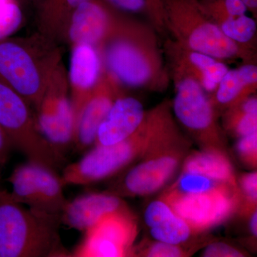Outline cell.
<instances>
[{"label":"cell","mask_w":257,"mask_h":257,"mask_svg":"<svg viewBox=\"0 0 257 257\" xmlns=\"http://www.w3.org/2000/svg\"><path fill=\"white\" fill-rule=\"evenodd\" d=\"M62 177L57 172L33 162L26 163L16 186L20 202L34 210L61 215L68 201L64 197Z\"/></svg>","instance_id":"30bf717a"},{"label":"cell","mask_w":257,"mask_h":257,"mask_svg":"<svg viewBox=\"0 0 257 257\" xmlns=\"http://www.w3.org/2000/svg\"><path fill=\"white\" fill-rule=\"evenodd\" d=\"M100 72V59L92 45L87 44L74 45L69 64V80L78 92L79 104L84 100L95 87Z\"/></svg>","instance_id":"e0dca14e"},{"label":"cell","mask_w":257,"mask_h":257,"mask_svg":"<svg viewBox=\"0 0 257 257\" xmlns=\"http://www.w3.org/2000/svg\"><path fill=\"white\" fill-rule=\"evenodd\" d=\"M137 235L138 226L130 210L113 213L85 231V237L72 256H133Z\"/></svg>","instance_id":"52a82bcc"},{"label":"cell","mask_w":257,"mask_h":257,"mask_svg":"<svg viewBox=\"0 0 257 257\" xmlns=\"http://www.w3.org/2000/svg\"><path fill=\"white\" fill-rule=\"evenodd\" d=\"M61 215L34 210L0 190V257H64Z\"/></svg>","instance_id":"6da1fadb"},{"label":"cell","mask_w":257,"mask_h":257,"mask_svg":"<svg viewBox=\"0 0 257 257\" xmlns=\"http://www.w3.org/2000/svg\"><path fill=\"white\" fill-rule=\"evenodd\" d=\"M174 111L179 121L197 135L204 144V148L221 150L220 139L214 131L212 107L195 79L187 77L179 83Z\"/></svg>","instance_id":"9c48e42d"},{"label":"cell","mask_w":257,"mask_h":257,"mask_svg":"<svg viewBox=\"0 0 257 257\" xmlns=\"http://www.w3.org/2000/svg\"><path fill=\"white\" fill-rule=\"evenodd\" d=\"M232 128L238 136H246L257 132V113H248L241 110L234 118Z\"/></svg>","instance_id":"f1b7e54d"},{"label":"cell","mask_w":257,"mask_h":257,"mask_svg":"<svg viewBox=\"0 0 257 257\" xmlns=\"http://www.w3.org/2000/svg\"><path fill=\"white\" fill-rule=\"evenodd\" d=\"M23 15L14 1L0 10V41L15 33L23 23Z\"/></svg>","instance_id":"d4e9b609"},{"label":"cell","mask_w":257,"mask_h":257,"mask_svg":"<svg viewBox=\"0 0 257 257\" xmlns=\"http://www.w3.org/2000/svg\"><path fill=\"white\" fill-rule=\"evenodd\" d=\"M249 9L255 10L257 8V0H241Z\"/></svg>","instance_id":"8d00e7d4"},{"label":"cell","mask_w":257,"mask_h":257,"mask_svg":"<svg viewBox=\"0 0 257 257\" xmlns=\"http://www.w3.org/2000/svg\"><path fill=\"white\" fill-rule=\"evenodd\" d=\"M0 126L13 147L20 150L28 162L54 170L64 163V156L44 138L37 126L30 105L14 89L0 81Z\"/></svg>","instance_id":"277c9868"},{"label":"cell","mask_w":257,"mask_h":257,"mask_svg":"<svg viewBox=\"0 0 257 257\" xmlns=\"http://www.w3.org/2000/svg\"><path fill=\"white\" fill-rule=\"evenodd\" d=\"M174 133L147 152L120 182L119 196H145L160 190L175 175L186 153L185 144Z\"/></svg>","instance_id":"5b68a950"},{"label":"cell","mask_w":257,"mask_h":257,"mask_svg":"<svg viewBox=\"0 0 257 257\" xmlns=\"http://www.w3.org/2000/svg\"><path fill=\"white\" fill-rule=\"evenodd\" d=\"M48 37L0 41V81L38 109L60 68L59 52Z\"/></svg>","instance_id":"7a4b0ae2"},{"label":"cell","mask_w":257,"mask_h":257,"mask_svg":"<svg viewBox=\"0 0 257 257\" xmlns=\"http://www.w3.org/2000/svg\"><path fill=\"white\" fill-rule=\"evenodd\" d=\"M60 70L52 79L37 110L36 121L44 138L64 155L73 144L75 112Z\"/></svg>","instance_id":"ba28073f"},{"label":"cell","mask_w":257,"mask_h":257,"mask_svg":"<svg viewBox=\"0 0 257 257\" xmlns=\"http://www.w3.org/2000/svg\"><path fill=\"white\" fill-rule=\"evenodd\" d=\"M146 2L147 8L152 12V14L157 17L165 14L163 0H146Z\"/></svg>","instance_id":"836d02e7"},{"label":"cell","mask_w":257,"mask_h":257,"mask_svg":"<svg viewBox=\"0 0 257 257\" xmlns=\"http://www.w3.org/2000/svg\"><path fill=\"white\" fill-rule=\"evenodd\" d=\"M13 2V0H0V10L3 9L7 5Z\"/></svg>","instance_id":"74e56055"},{"label":"cell","mask_w":257,"mask_h":257,"mask_svg":"<svg viewBox=\"0 0 257 257\" xmlns=\"http://www.w3.org/2000/svg\"><path fill=\"white\" fill-rule=\"evenodd\" d=\"M106 67L118 81L128 87H141L150 80L152 67L145 53L133 42L116 39L105 49Z\"/></svg>","instance_id":"8fae6325"},{"label":"cell","mask_w":257,"mask_h":257,"mask_svg":"<svg viewBox=\"0 0 257 257\" xmlns=\"http://www.w3.org/2000/svg\"><path fill=\"white\" fill-rule=\"evenodd\" d=\"M203 256L241 257L243 253L226 243H213L204 249Z\"/></svg>","instance_id":"f546056e"},{"label":"cell","mask_w":257,"mask_h":257,"mask_svg":"<svg viewBox=\"0 0 257 257\" xmlns=\"http://www.w3.org/2000/svg\"><path fill=\"white\" fill-rule=\"evenodd\" d=\"M243 196L246 197V212H252L256 209L257 199V175L256 172L246 174L240 180Z\"/></svg>","instance_id":"83f0119b"},{"label":"cell","mask_w":257,"mask_h":257,"mask_svg":"<svg viewBox=\"0 0 257 257\" xmlns=\"http://www.w3.org/2000/svg\"><path fill=\"white\" fill-rule=\"evenodd\" d=\"M87 0H45L42 8L41 20L46 37L50 38L53 32L66 31L72 11Z\"/></svg>","instance_id":"44dd1931"},{"label":"cell","mask_w":257,"mask_h":257,"mask_svg":"<svg viewBox=\"0 0 257 257\" xmlns=\"http://www.w3.org/2000/svg\"><path fill=\"white\" fill-rule=\"evenodd\" d=\"M109 4L127 12H139L147 8L146 0H106Z\"/></svg>","instance_id":"4dcf8cb0"},{"label":"cell","mask_w":257,"mask_h":257,"mask_svg":"<svg viewBox=\"0 0 257 257\" xmlns=\"http://www.w3.org/2000/svg\"><path fill=\"white\" fill-rule=\"evenodd\" d=\"M145 117L143 104L138 99H116L98 128L94 144L112 145L126 140L138 131Z\"/></svg>","instance_id":"4fadbf2b"},{"label":"cell","mask_w":257,"mask_h":257,"mask_svg":"<svg viewBox=\"0 0 257 257\" xmlns=\"http://www.w3.org/2000/svg\"><path fill=\"white\" fill-rule=\"evenodd\" d=\"M250 229L253 236H256L257 235V214L256 209L252 211V215L251 216V221H250Z\"/></svg>","instance_id":"d590c367"},{"label":"cell","mask_w":257,"mask_h":257,"mask_svg":"<svg viewBox=\"0 0 257 257\" xmlns=\"http://www.w3.org/2000/svg\"><path fill=\"white\" fill-rule=\"evenodd\" d=\"M122 199L112 193H92L67 202L61 214V224L85 231L103 217L128 211Z\"/></svg>","instance_id":"7c38bea8"},{"label":"cell","mask_w":257,"mask_h":257,"mask_svg":"<svg viewBox=\"0 0 257 257\" xmlns=\"http://www.w3.org/2000/svg\"><path fill=\"white\" fill-rule=\"evenodd\" d=\"M226 189H236L238 187L219 182L202 175L182 173L175 184L167 192L179 194H202Z\"/></svg>","instance_id":"7402d4cb"},{"label":"cell","mask_w":257,"mask_h":257,"mask_svg":"<svg viewBox=\"0 0 257 257\" xmlns=\"http://www.w3.org/2000/svg\"><path fill=\"white\" fill-rule=\"evenodd\" d=\"M256 80L257 68L253 64L228 70L219 82L216 99L221 104H229L237 97L243 87L254 84Z\"/></svg>","instance_id":"ffe728a7"},{"label":"cell","mask_w":257,"mask_h":257,"mask_svg":"<svg viewBox=\"0 0 257 257\" xmlns=\"http://www.w3.org/2000/svg\"><path fill=\"white\" fill-rule=\"evenodd\" d=\"M13 145L8 135L0 126V174L8 163Z\"/></svg>","instance_id":"1f68e13d"},{"label":"cell","mask_w":257,"mask_h":257,"mask_svg":"<svg viewBox=\"0 0 257 257\" xmlns=\"http://www.w3.org/2000/svg\"><path fill=\"white\" fill-rule=\"evenodd\" d=\"M247 7L241 0H226L225 12L227 17H237L245 15L247 11Z\"/></svg>","instance_id":"d6a6232c"},{"label":"cell","mask_w":257,"mask_h":257,"mask_svg":"<svg viewBox=\"0 0 257 257\" xmlns=\"http://www.w3.org/2000/svg\"><path fill=\"white\" fill-rule=\"evenodd\" d=\"M145 221L157 241L180 245L188 241L194 231L163 199L153 201L145 212Z\"/></svg>","instance_id":"2e32d148"},{"label":"cell","mask_w":257,"mask_h":257,"mask_svg":"<svg viewBox=\"0 0 257 257\" xmlns=\"http://www.w3.org/2000/svg\"><path fill=\"white\" fill-rule=\"evenodd\" d=\"M194 28L189 34L188 45L194 52L215 58H229L237 54L236 42L224 35L219 27L209 22Z\"/></svg>","instance_id":"d6986e66"},{"label":"cell","mask_w":257,"mask_h":257,"mask_svg":"<svg viewBox=\"0 0 257 257\" xmlns=\"http://www.w3.org/2000/svg\"><path fill=\"white\" fill-rule=\"evenodd\" d=\"M139 254L149 257H182L187 256V252L180 245L157 241L150 243Z\"/></svg>","instance_id":"484cf974"},{"label":"cell","mask_w":257,"mask_h":257,"mask_svg":"<svg viewBox=\"0 0 257 257\" xmlns=\"http://www.w3.org/2000/svg\"><path fill=\"white\" fill-rule=\"evenodd\" d=\"M114 101L110 93L99 91L90 93L84 100L74 106L75 125L73 144L78 150H85L95 143L98 128Z\"/></svg>","instance_id":"9a60e30c"},{"label":"cell","mask_w":257,"mask_h":257,"mask_svg":"<svg viewBox=\"0 0 257 257\" xmlns=\"http://www.w3.org/2000/svg\"><path fill=\"white\" fill-rule=\"evenodd\" d=\"M111 13L104 3L87 0L78 5L69 18L65 33L73 45H94L105 36Z\"/></svg>","instance_id":"5bb4252c"},{"label":"cell","mask_w":257,"mask_h":257,"mask_svg":"<svg viewBox=\"0 0 257 257\" xmlns=\"http://www.w3.org/2000/svg\"><path fill=\"white\" fill-rule=\"evenodd\" d=\"M162 199L194 232H199L226 220L237 208L239 192L236 189L192 194L165 192Z\"/></svg>","instance_id":"8992f818"},{"label":"cell","mask_w":257,"mask_h":257,"mask_svg":"<svg viewBox=\"0 0 257 257\" xmlns=\"http://www.w3.org/2000/svg\"><path fill=\"white\" fill-rule=\"evenodd\" d=\"M221 30L226 36L234 42L249 41L256 32V23L245 15L227 17L221 25Z\"/></svg>","instance_id":"cb8c5ba5"},{"label":"cell","mask_w":257,"mask_h":257,"mask_svg":"<svg viewBox=\"0 0 257 257\" xmlns=\"http://www.w3.org/2000/svg\"><path fill=\"white\" fill-rule=\"evenodd\" d=\"M236 151L243 162L256 167L257 157L256 133L241 137L236 144Z\"/></svg>","instance_id":"4316f807"},{"label":"cell","mask_w":257,"mask_h":257,"mask_svg":"<svg viewBox=\"0 0 257 257\" xmlns=\"http://www.w3.org/2000/svg\"><path fill=\"white\" fill-rule=\"evenodd\" d=\"M242 111L248 113H257V100L256 98H251L245 101L242 105Z\"/></svg>","instance_id":"e575fe53"},{"label":"cell","mask_w":257,"mask_h":257,"mask_svg":"<svg viewBox=\"0 0 257 257\" xmlns=\"http://www.w3.org/2000/svg\"><path fill=\"white\" fill-rule=\"evenodd\" d=\"M189 59L194 65L202 71V84L208 91L214 90L228 71L224 64L204 54L192 52Z\"/></svg>","instance_id":"603a6c76"},{"label":"cell","mask_w":257,"mask_h":257,"mask_svg":"<svg viewBox=\"0 0 257 257\" xmlns=\"http://www.w3.org/2000/svg\"><path fill=\"white\" fill-rule=\"evenodd\" d=\"M182 173L198 174L238 187L231 162L221 149L204 148L186 159Z\"/></svg>","instance_id":"ac0fdd59"},{"label":"cell","mask_w":257,"mask_h":257,"mask_svg":"<svg viewBox=\"0 0 257 257\" xmlns=\"http://www.w3.org/2000/svg\"><path fill=\"white\" fill-rule=\"evenodd\" d=\"M160 112L145 117L131 137L112 145H97L64 170V186L86 185L111 177L170 136L173 128Z\"/></svg>","instance_id":"3957f363"}]
</instances>
